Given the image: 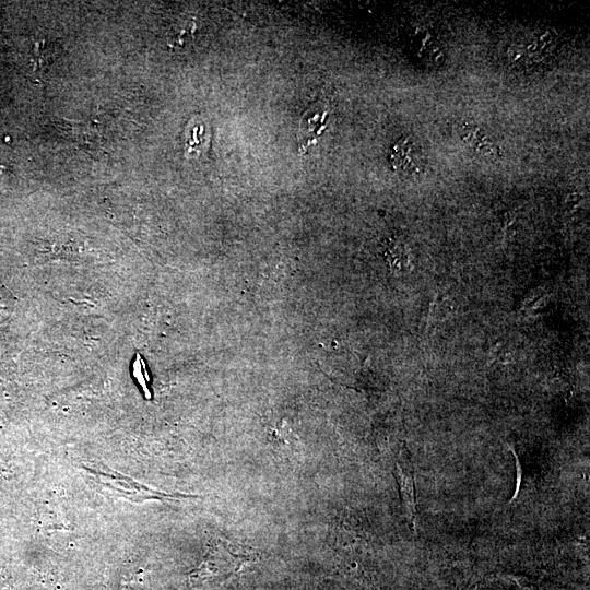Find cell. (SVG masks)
<instances>
[{
  "mask_svg": "<svg viewBox=\"0 0 590 590\" xmlns=\"http://www.w3.org/2000/svg\"><path fill=\"white\" fill-rule=\"evenodd\" d=\"M253 560L244 546L226 540L210 542L202 562L187 577V590H211L236 577L245 565Z\"/></svg>",
  "mask_w": 590,
  "mask_h": 590,
  "instance_id": "6da1fadb",
  "label": "cell"
},
{
  "mask_svg": "<svg viewBox=\"0 0 590 590\" xmlns=\"http://www.w3.org/2000/svg\"><path fill=\"white\" fill-rule=\"evenodd\" d=\"M83 469L87 470L104 486H108L110 489L116 491L117 493L126 496V498L133 502H144L146 499H180L196 497L185 494H168L165 492L151 489L149 487L140 485L137 482H132L131 480L117 473L104 472L94 468H87L86 465H83Z\"/></svg>",
  "mask_w": 590,
  "mask_h": 590,
  "instance_id": "7a4b0ae2",
  "label": "cell"
},
{
  "mask_svg": "<svg viewBox=\"0 0 590 590\" xmlns=\"http://www.w3.org/2000/svg\"><path fill=\"white\" fill-rule=\"evenodd\" d=\"M458 135L468 149L482 158L496 161L504 155L498 141L475 121H462L458 127Z\"/></svg>",
  "mask_w": 590,
  "mask_h": 590,
  "instance_id": "3957f363",
  "label": "cell"
},
{
  "mask_svg": "<svg viewBox=\"0 0 590 590\" xmlns=\"http://www.w3.org/2000/svg\"><path fill=\"white\" fill-rule=\"evenodd\" d=\"M329 113L328 104L323 101H318L303 114L298 128L299 153H306L308 148L321 135L326 129Z\"/></svg>",
  "mask_w": 590,
  "mask_h": 590,
  "instance_id": "277c9868",
  "label": "cell"
},
{
  "mask_svg": "<svg viewBox=\"0 0 590 590\" xmlns=\"http://www.w3.org/2000/svg\"><path fill=\"white\" fill-rule=\"evenodd\" d=\"M389 164L393 172L403 175H414L422 170L420 149L410 135H403L392 144Z\"/></svg>",
  "mask_w": 590,
  "mask_h": 590,
  "instance_id": "5b68a950",
  "label": "cell"
},
{
  "mask_svg": "<svg viewBox=\"0 0 590 590\" xmlns=\"http://www.w3.org/2000/svg\"><path fill=\"white\" fill-rule=\"evenodd\" d=\"M394 476L399 485L400 496L403 509L410 527L414 530L416 521V496L412 467L408 458L401 455L400 460L396 462Z\"/></svg>",
  "mask_w": 590,
  "mask_h": 590,
  "instance_id": "8992f818",
  "label": "cell"
},
{
  "mask_svg": "<svg viewBox=\"0 0 590 590\" xmlns=\"http://www.w3.org/2000/svg\"><path fill=\"white\" fill-rule=\"evenodd\" d=\"M510 450H511V453L514 456V459H515V468H516V486H515V493L511 497V499L509 500V503H511L512 500H515L520 492V485H521V479H522V469H521V464H520V461H519V458L518 456L516 455V451L514 448L509 447Z\"/></svg>",
  "mask_w": 590,
  "mask_h": 590,
  "instance_id": "52a82bcc",
  "label": "cell"
}]
</instances>
